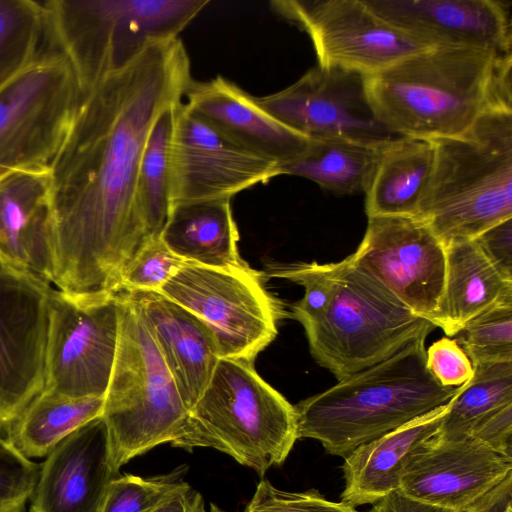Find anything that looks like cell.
<instances>
[{
	"instance_id": "1",
	"label": "cell",
	"mask_w": 512,
	"mask_h": 512,
	"mask_svg": "<svg viewBox=\"0 0 512 512\" xmlns=\"http://www.w3.org/2000/svg\"><path fill=\"white\" fill-rule=\"evenodd\" d=\"M192 81L176 38L151 44L83 95L50 166L55 289L81 301L121 291L125 268L148 240L138 199L146 140Z\"/></svg>"
},
{
	"instance_id": "2",
	"label": "cell",
	"mask_w": 512,
	"mask_h": 512,
	"mask_svg": "<svg viewBox=\"0 0 512 512\" xmlns=\"http://www.w3.org/2000/svg\"><path fill=\"white\" fill-rule=\"evenodd\" d=\"M512 55L436 46L367 76L377 119L401 137L459 136L492 109H512Z\"/></svg>"
},
{
	"instance_id": "3",
	"label": "cell",
	"mask_w": 512,
	"mask_h": 512,
	"mask_svg": "<svg viewBox=\"0 0 512 512\" xmlns=\"http://www.w3.org/2000/svg\"><path fill=\"white\" fill-rule=\"evenodd\" d=\"M425 340L294 405L297 436L345 458L404 424L448 404L460 386H442L426 366Z\"/></svg>"
},
{
	"instance_id": "4",
	"label": "cell",
	"mask_w": 512,
	"mask_h": 512,
	"mask_svg": "<svg viewBox=\"0 0 512 512\" xmlns=\"http://www.w3.org/2000/svg\"><path fill=\"white\" fill-rule=\"evenodd\" d=\"M433 143V174L418 217L445 246L512 218V109H492L465 133Z\"/></svg>"
},
{
	"instance_id": "5",
	"label": "cell",
	"mask_w": 512,
	"mask_h": 512,
	"mask_svg": "<svg viewBox=\"0 0 512 512\" xmlns=\"http://www.w3.org/2000/svg\"><path fill=\"white\" fill-rule=\"evenodd\" d=\"M328 299L300 321L311 355L338 381L426 339L436 326L414 314L350 256L320 264Z\"/></svg>"
},
{
	"instance_id": "6",
	"label": "cell",
	"mask_w": 512,
	"mask_h": 512,
	"mask_svg": "<svg viewBox=\"0 0 512 512\" xmlns=\"http://www.w3.org/2000/svg\"><path fill=\"white\" fill-rule=\"evenodd\" d=\"M42 3L45 33L71 64L84 95L151 44L179 38L210 0Z\"/></svg>"
},
{
	"instance_id": "7",
	"label": "cell",
	"mask_w": 512,
	"mask_h": 512,
	"mask_svg": "<svg viewBox=\"0 0 512 512\" xmlns=\"http://www.w3.org/2000/svg\"><path fill=\"white\" fill-rule=\"evenodd\" d=\"M297 439L294 405L257 374L253 363L221 358L171 445L216 449L263 476L285 461Z\"/></svg>"
},
{
	"instance_id": "8",
	"label": "cell",
	"mask_w": 512,
	"mask_h": 512,
	"mask_svg": "<svg viewBox=\"0 0 512 512\" xmlns=\"http://www.w3.org/2000/svg\"><path fill=\"white\" fill-rule=\"evenodd\" d=\"M117 299V348L101 417L111 463L119 471L136 456L180 438L190 410L133 303L124 291Z\"/></svg>"
},
{
	"instance_id": "9",
	"label": "cell",
	"mask_w": 512,
	"mask_h": 512,
	"mask_svg": "<svg viewBox=\"0 0 512 512\" xmlns=\"http://www.w3.org/2000/svg\"><path fill=\"white\" fill-rule=\"evenodd\" d=\"M83 99L59 51L39 55L0 89V178L46 171L63 146Z\"/></svg>"
},
{
	"instance_id": "10",
	"label": "cell",
	"mask_w": 512,
	"mask_h": 512,
	"mask_svg": "<svg viewBox=\"0 0 512 512\" xmlns=\"http://www.w3.org/2000/svg\"><path fill=\"white\" fill-rule=\"evenodd\" d=\"M250 266L227 270L184 262L156 291L178 303L213 332L221 358L254 363L276 337L285 314Z\"/></svg>"
},
{
	"instance_id": "11",
	"label": "cell",
	"mask_w": 512,
	"mask_h": 512,
	"mask_svg": "<svg viewBox=\"0 0 512 512\" xmlns=\"http://www.w3.org/2000/svg\"><path fill=\"white\" fill-rule=\"evenodd\" d=\"M270 5L309 35L320 66L369 76L436 47L392 26L365 0H275Z\"/></svg>"
},
{
	"instance_id": "12",
	"label": "cell",
	"mask_w": 512,
	"mask_h": 512,
	"mask_svg": "<svg viewBox=\"0 0 512 512\" xmlns=\"http://www.w3.org/2000/svg\"><path fill=\"white\" fill-rule=\"evenodd\" d=\"M117 340V294L80 301L52 286L43 391L71 398L104 397Z\"/></svg>"
},
{
	"instance_id": "13",
	"label": "cell",
	"mask_w": 512,
	"mask_h": 512,
	"mask_svg": "<svg viewBox=\"0 0 512 512\" xmlns=\"http://www.w3.org/2000/svg\"><path fill=\"white\" fill-rule=\"evenodd\" d=\"M255 100L279 122L310 139L382 146L401 137L377 119L367 76L356 71L317 65L290 86Z\"/></svg>"
},
{
	"instance_id": "14",
	"label": "cell",
	"mask_w": 512,
	"mask_h": 512,
	"mask_svg": "<svg viewBox=\"0 0 512 512\" xmlns=\"http://www.w3.org/2000/svg\"><path fill=\"white\" fill-rule=\"evenodd\" d=\"M350 257L414 314L439 327L446 247L424 220L370 216L364 237Z\"/></svg>"
},
{
	"instance_id": "15",
	"label": "cell",
	"mask_w": 512,
	"mask_h": 512,
	"mask_svg": "<svg viewBox=\"0 0 512 512\" xmlns=\"http://www.w3.org/2000/svg\"><path fill=\"white\" fill-rule=\"evenodd\" d=\"M51 288L0 263V432L44 389Z\"/></svg>"
},
{
	"instance_id": "16",
	"label": "cell",
	"mask_w": 512,
	"mask_h": 512,
	"mask_svg": "<svg viewBox=\"0 0 512 512\" xmlns=\"http://www.w3.org/2000/svg\"><path fill=\"white\" fill-rule=\"evenodd\" d=\"M169 171L170 210L231 200L281 175L276 163L232 142L192 114L182 101L174 108Z\"/></svg>"
},
{
	"instance_id": "17",
	"label": "cell",
	"mask_w": 512,
	"mask_h": 512,
	"mask_svg": "<svg viewBox=\"0 0 512 512\" xmlns=\"http://www.w3.org/2000/svg\"><path fill=\"white\" fill-rule=\"evenodd\" d=\"M512 478V457L473 437L438 441L415 453L398 490L419 502L467 512Z\"/></svg>"
},
{
	"instance_id": "18",
	"label": "cell",
	"mask_w": 512,
	"mask_h": 512,
	"mask_svg": "<svg viewBox=\"0 0 512 512\" xmlns=\"http://www.w3.org/2000/svg\"><path fill=\"white\" fill-rule=\"evenodd\" d=\"M382 19L431 46L512 55L510 5L499 0H365Z\"/></svg>"
},
{
	"instance_id": "19",
	"label": "cell",
	"mask_w": 512,
	"mask_h": 512,
	"mask_svg": "<svg viewBox=\"0 0 512 512\" xmlns=\"http://www.w3.org/2000/svg\"><path fill=\"white\" fill-rule=\"evenodd\" d=\"M119 475L111 463L106 425L98 417L47 455L29 512H100L110 482Z\"/></svg>"
},
{
	"instance_id": "20",
	"label": "cell",
	"mask_w": 512,
	"mask_h": 512,
	"mask_svg": "<svg viewBox=\"0 0 512 512\" xmlns=\"http://www.w3.org/2000/svg\"><path fill=\"white\" fill-rule=\"evenodd\" d=\"M185 96L192 114L279 167L301 157L310 145V138L279 122L258 105L255 96L223 76L193 80Z\"/></svg>"
},
{
	"instance_id": "21",
	"label": "cell",
	"mask_w": 512,
	"mask_h": 512,
	"mask_svg": "<svg viewBox=\"0 0 512 512\" xmlns=\"http://www.w3.org/2000/svg\"><path fill=\"white\" fill-rule=\"evenodd\" d=\"M50 170L0 178V263L52 285L53 214Z\"/></svg>"
},
{
	"instance_id": "22",
	"label": "cell",
	"mask_w": 512,
	"mask_h": 512,
	"mask_svg": "<svg viewBox=\"0 0 512 512\" xmlns=\"http://www.w3.org/2000/svg\"><path fill=\"white\" fill-rule=\"evenodd\" d=\"M148 329L179 392L193 408L221 359L211 329L156 291H124Z\"/></svg>"
},
{
	"instance_id": "23",
	"label": "cell",
	"mask_w": 512,
	"mask_h": 512,
	"mask_svg": "<svg viewBox=\"0 0 512 512\" xmlns=\"http://www.w3.org/2000/svg\"><path fill=\"white\" fill-rule=\"evenodd\" d=\"M449 403L357 447L346 456L342 465L345 487L340 502L354 508L373 505L398 490L413 455L438 433Z\"/></svg>"
},
{
	"instance_id": "24",
	"label": "cell",
	"mask_w": 512,
	"mask_h": 512,
	"mask_svg": "<svg viewBox=\"0 0 512 512\" xmlns=\"http://www.w3.org/2000/svg\"><path fill=\"white\" fill-rule=\"evenodd\" d=\"M160 238L185 262L227 270L249 267L239 255L230 200L173 207Z\"/></svg>"
},
{
	"instance_id": "25",
	"label": "cell",
	"mask_w": 512,
	"mask_h": 512,
	"mask_svg": "<svg viewBox=\"0 0 512 512\" xmlns=\"http://www.w3.org/2000/svg\"><path fill=\"white\" fill-rule=\"evenodd\" d=\"M445 247L439 327L454 336L474 317L498 303L512 301V282L500 275L474 240L455 241Z\"/></svg>"
},
{
	"instance_id": "26",
	"label": "cell",
	"mask_w": 512,
	"mask_h": 512,
	"mask_svg": "<svg viewBox=\"0 0 512 512\" xmlns=\"http://www.w3.org/2000/svg\"><path fill=\"white\" fill-rule=\"evenodd\" d=\"M434 163L433 141L398 137L385 144L365 192L367 216L418 217Z\"/></svg>"
},
{
	"instance_id": "27",
	"label": "cell",
	"mask_w": 512,
	"mask_h": 512,
	"mask_svg": "<svg viewBox=\"0 0 512 512\" xmlns=\"http://www.w3.org/2000/svg\"><path fill=\"white\" fill-rule=\"evenodd\" d=\"M383 146L338 138L311 139L301 157L279 169L281 175L307 178L336 194L365 193Z\"/></svg>"
},
{
	"instance_id": "28",
	"label": "cell",
	"mask_w": 512,
	"mask_h": 512,
	"mask_svg": "<svg viewBox=\"0 0 512 512\" xmlns=\"http://www.w3.org/2000/svg\"><path fill=\"white\" fill-rule=\"evenodd\" d=\"M104 397L71 398L47 391L35 397L6 435L26 457L48 455L64 438L101 417Z\"/></svg>"
},
{
	"instance_id": "29",
	"label": "cell",
	"mask_w": 512,
	"mask_h": 512,
	"mask_svg": "<svg viewBox=\"0 0 512 512\" xmlns=\"http://www.w3.org/2000/svg\"><path fill=\"white\" fill-rule=\"evenodd\" d=\"M512 404V363L473 366V376L460 386L449 403L438 441L470 437L488 416Z\"/></svg>"
},
{
	"instance_id": "30",
	"label": "cell",
	"mask_w": 512,
	"mask_h": 512,
	"mask_svg": "<svg viewBox=\"0 0 512 512\" xmlns=\"http://www.w3.org/2000/svg\"><path fill=\"white\" fill-rule=\"evenodd\" d=\"M177 104L167 108L153 124L140 162L138 199L148 239L160 238L170 213L169 162Z\"/></svg>"
},
{
	"instance_id": "31",
	"label": "cell",
	"mask_w": 512,
	"mask_h": 512,
	"mask_svg": "<svg viewBox=\"0 0 512 512\" xmlns=\"http://www.w3.org/2000/svg\"><path fill=\"white\" fill-rule=\"evenodd\" d=\"M44 31L42 2L0 0V89L39 55Z\"/></svg>"
},
{
	"instance_id": "32",
	"label": "cell",
	"mask_w": 512,
	"mask_h": 512,
	"mask_svg": "<svg viewBox=\"0 0 512 512\" xmlns=\"http://www.w3.org/2000/svg\"><path fill=\"white\" fill-rule=\"evenodd\" d=\"M457 334V343L473 366L512 363V301L479 314Z\"/></svg>"
},
{
	"instance_id": "33",
	"label": "cell",
	"mask_w": 512,
	"mask_h": 512,
	"mask_svg": "<svg viewBox=\"0 0 512 512\" xmlns=\"http://www.w3.org/2000/svg\"><path fill=\"white\" fill-rule=\"evenodd\" d=\"M186 469L181 466L169 474L149 478L119 475L110 482L100 512H151L190 487L182 480Z\"/></svg>"
},
{
	"instance_id": "34",
	"label": "cell",
	"mask_w": 512,
	"mask_h": 512,
	"mask_svg": "<svg viewBox=\"0 0 512 512\" xmlns=\"http://www.w3.org/2000/svg\"><path fill=\"white\" fill-rule=\"evenodd\" d=\"M40 468L14 446L6 433L0 432V512H24Z\"/></svg>"
},
{
	"instance_id": "35",
	"label": "cell",
	"mask_w": 512,
	"mask_h": 512,
	"mask_svg": "<svg viewBox=\"0 0 512 512\" xmlns=\"http://www.w3.org/2000/svg\"><path fill=\"white\" fill-rule=\"evenodd\" d=\"M184 262L161 238L148 239L125 268L121 291H158Z\"/></svg>"
},
{
	"instance_id": "36",
	"label": "cell",
	"mask_w": 512,
	"mask_h": 512,
	"mask_svg": "<svg viewBox=\"0 0 512 512\" xmlns=\"http://www.w3.org/2000/svg\"><path fill=\"white\" fill-rule=\"evenodd\" d=\"M243 512H359L342 502H332L317 490L287 492L261 480Z\"/></svg>"
},
{
	"instance_id": "37",
	"label": "cell",
	"mask_w": 512,
	"mask_h": 512,
	"mask_svg": "<svg viewBox=\"0 0 512 512\" xmlns=\"http://www.w3.org/2000/svg\"><path fill=\"white\" fill-rule=\"evenodd\" d=\"M426 366L442 386H460L473 376V365L457 340L443 337L426 350Z\"/></svg>"
},
{
	"instance_id": "38",
	"label": "cell",
	"mask_w": 512,
	"mask_h": 512,
	"mask_svg": "<svg viewBox=\"0 0 512 512\" xmlns=\"http://www.w3.org/2000/svg\"><path fill=\"white\" fill-rule=\"evenodd\" d=\"M473 240L500 275L512 282V218L490 227Z\"/></svg>"
},
{
	"instance_id": "39",
	"label": "cell",
	"mask_w": 512,
	"mask_h": 512,
	"mask_svg": "<svg viewBox=\"0 0 512 512\" xmlns=\"http://www.w3.org/2000/svg\"><path fill=\"white\" fill-rule=\"evenodd\" d=\"M470 437L484 442L502 454L511 456L512 404L488 416L473 430Z\"/></svg>"
},
{
	"instance_id": "40",
	"label": "cell",
	"mask_w": 512,
	"mask_h": 512,
	"mask_svg": "<svg viewBox=\"0 0 512 512\" xmlns=\"http://www.w3.org/2000/svg\"><path fill=\"white\" fill-rule=\"evenodd\" d=\"M368 512H454L409 498L399 490L374 503Z\"/></svg>"
},
{
	"instance_id": "41",
	"label": "cell",
	"mask_w": 512,
	"mask_h": 512,
	"mask_svg": "<svg viewBox=\"0 0 512 512\" xmlns=\"http://www.w3.org/2000/svg\"><path fill=\"white\" fill-rule=\"evenodd\" d=\"M151 512H224L215 505H211V511H207L204 501L198 492L190 487L182 490L165 500Z\"/></svg>"
},
{
	"instance_id": "42",
	"label": "cell",
	"mask_w": 512,
	"mask_h": 512,
	"mask_svg": "<svg viewBox=\"0 0 512 512\" xmlns=\"http://www.w3.org/2000/svg\"><path fill=\"white\" fill-rule=\"evenodd\" d=\"M512 480L506 482L493 497L489 504L487 512H512Z\"/></svg>"
},
{
	"instance_id": "43",
	"label": "cell",
	"mask_w": 512,
	"mask_h": 512,
	"mask_svg": "<svg viewBox=\"0 0 512 512\" xmlns=\"http://www.w3.org/2000/svg\"><path fill=\"white\" fill-rule=\"evenodd\" d=\"M509 480H512V478L505 481L498 489H496L493 493H491L489 496H487L485 499H483L479 504H477L475 507L468 510L467 512H487V509H488L489 504L492 501L493 497L501 489V487Z\"/></svg>"
}]
</instances>
